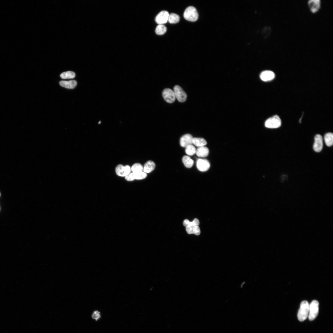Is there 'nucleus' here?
I'll return each mask as SVG.
<instances>
[{
	"instance_id": "2",
	"label": "nucleus",
	"mask_w": 333,
	"mask_h": 333,
	"mask_svg": "<svg viewBox=\"0 0 333 333\" xmlns=\"http://www.w3.org/2000/svg\"><path fill=\"white\" fill-rule=\"evenodd\" d=\"M184 18L187 20L191 22L196 21L198 18V14L196 9L193 6L188 7L185 10L184 14Z\"/></svg>"
},
{
	"instance_id": "29",
	"label": "nucleus",
	"mask_w": 333,
	"mask_h": 333,
	"mask_svg": "<svg viewBox=\"0 0 333 333\" xmlns=\"http://www.w3.org/2000/svg\"><path fill=\"white\" fill-rule=\"evenodd\" d=\"M125 177V179L129 182L135 180L133 173H130Z\"/></svg>"
},
{
	"instance_id": "10",
	"label": "nucleus",
	"mask_w": 333,
	"mask_h": 333,
	"mask_svg": "<svg viewBox=\"0 0 333 333\" xmlns=\"http://www.w3.org/2000/svg\"><path fill=\"white\" fill-rule=\"evenodd\" d=\"M323 147V138L321 136L317 134L315 137V142L313 146L314 151L316 152L321 151Z\"/></svg>"
},
{
	"instance_id": "24",
	"label": "nucleus",
	"mask_w": 333,
	"mask_h": 333,
	"mask_svg": "<svg viewBox=\"0 0 333 333\" xmlns=\"http://www.w3.org/2000/svg\"><path fill=\"white\" fill-rule=\"evenodd\" d=\"M166 26L163 25H158L155 30V32L156 34L159 35H162L164 34L166 32Z\"/></svg>"
},
{
	"instance_id": "28",
	"label": "nucleus",
	"mask_w": 333,
	"mask_h": 333,
	"mask_svg": "<svg viewBox=\"0 0 333 333\" xmlns=\"http://www.w3.org/2000/svg\"><path fill=\"white\" fill-rule=\"evenodd\" d=\"M92 317L96 321L98 320L101 317L100 312L98 311H94L92 315Z\"/></svg>"
},
{
	"instance_id": "5",
	"label": "nucleus",
	"mask_w": 333,
	"mask_h": 333,
	"mask_svg": "<svg viewBox=\"0 0 333 333\" xmlns=\"http://www.w3.org/2000/svg\"><path fill=\"white\" fill-rule=\"evenodd\" d=\"M174 90L176 98L179 101L184 102L186 101L187 95L180 86L178 85L175 86Z\"/></svg>"
},
{
	"instance_id": "12",
	"label": "nucleus",
	"mask_w": 333,
	"mask_h": 333,
	"mask_svg": "<svg viewBox=\"0 0 333 333\" xmlns=\"http://www.w3.org/2000/svg\"><path fill=\"white\" fill-rule=\"evenodd\" d=\"M308 5L311 12L315 13L320 10L321 6L320 0H310L308 2Z\"/></svg>"
},
{
	"instance_id": "30",
	"label": "nucleus",
	"mask_w": 333,
	"mask_h": 333,
	"mask_svg": "<svg viewBox=\"0 0 333 333\" xmlns=\"http://www.w3.org/2000/svg\"><path fill=\"white\" fill-rule=\"evenodd\" d=\"M1 192H0V197H1Z\"/></svg>"
},
{
	"instance_id": "25",
	"label": "nucleus",
	"mask_w": 333,
	"mask_h": 333,
	"mask_svg": "<svg viewBox=\"0 0 333 333\" xmlns=\"http://www.w3.org/2000/svg\"><path fill=\"white\" fill-rule=\"evenodd\" d=\"M131 170L133 173L143 171V166L141 164L136 163L132 165Z\"/></svg>"
},
{
	"instance_id": "17",
	"label": "nucleus",
	"mask_w": 333,
	"mask_h": 333,
	"mask_svg": "<svg viewBox=\"0 0 333 333\" xmlns=\"http://www.w3.org/2000/svg\"><path fill=\"white\" fill-rule=\"evenodd\" d=\"M186 231L189 234H194L199 235L201 234V231L198 226H192L186 227Z\"/></svg>"
},
{
	"instance_id": "3",
	"label": "nucleus",
	"mask_w": 333,
	"mask_h": 333,
	"mask_svg": "<svg viewBox=\"0 0 333 333\" xmlns=\"http://www.w3.org/2000/svg\"><path fill=\"white\" fill-rule=\"evenodd\" d=\"M281 125V121L280 117L275 115L267 119L265 122V126L270 128H279Z\"/></svg>"
},
{
	"instance_id": "8",
	"label": "nucleus",
	"mask_w": 333,
	"mask_h": 333,
	"mask_svg": "<svg viewBox=\"0 0 333 333\" xmlns=\"http://www.w3.org/2000/svg\"><path fill=\"white\" fill-rule=\"evenodd\" d=\"M169 13L166 11L160 12L155 18V21L159 25H163L168 21L169 16Z\"/></svg>"
},
{
	"instance_id": "27",
	"label": "nucleus",
	"mask_w": 333,
	"mask_h": 333,
	"mask_svg": "<svg viewBox=\"0 0 333 333\" xmlns=\"http://www.w3.org/2000/svg\"><path fill=\"white\" fill-rule=\"evenodd\" d=\"M133 173L135 180H143L145 178L147 177V174L143 171Z\"/></svg>"
},
{
	"instance_id": "7",
	"label": "nucleus",
	"mask_w": 333,
	"mask_h": 333,
	"mask_svg": "<svg viewBox=\"0 0 333 333\" xmlns=\"http://www.w3.org/2000/svg\"><path fill=\"white\" fill-rule=\"evenodd\" d=\"M162 96L164 100L169 103H172L175 100L176 97L174 91L170 89H164L162 92Z\"/></svg>"
},
{
	"instance_id": "18",
	"label": "nucleus",
	"mask_w": 333,
	"mask_h": 333,
	"mask_svg": "<svg viewBox=\"0 0 333 333\" xmlns=\"http://www.w3.org/2000/svg\"><path fill=\"white\" fill-rule=\"evenodd\" d=\"M182 162L186 167L189 168H191L194 163L193 160L189 156L187 155L183 157Z\"/></svg>"
},
{
	"instance_id": "19",
	"label": "nucleus",
	"mask_w": 333,
	"mask_h": 333,
	"mask_svg": "<svg viewBox=\"0 0 333 333\" xmlns=\"http://www.w3.org/2000/svg\"><path fill=\"white\" fill-rule=\"evenodd\" d=\"M193 144L198 147H200L206 145V141L203 138H194L193 139Z\"/></svg>"
},
{
	"instance_id": "16",
	"label": "nucleus",
	"mask_w": 333,
	"mask_h": 333,
	"mask_svg": "<svg viewBox=\"0 0 333 333\" xmlns=\"http://www.w3.org/2000/svg\"><path fill=\"white\" fill-rule=\"evenodd\" d=\"M209 151L208 148L205 146L198 147L196 150V154L199 157H205L209 155Z\"/></svg>"
},
{
	"instance_id": "9",
	"label": "nucleus",
	"mask_w": 333,
	"mask_h": 333,
	"mask_svg": "<svg viewBox=\"0 0 333 333\" xmlns=\"http://www.w3.org/2000/svg\"><path fill=\"white\" fill-rule=\"evenodd\" d=\"M197 166L199 171L205 172L208 171L209 169L210 164L208 160L205 159H200L197 160Z\"/></svg>"
},
{
	"instance_id": "31",
	"label": "nucleus",
	"mask_w": 333,
	"mask_h": 333,
	"mask_svg": "<svg viewBox=\"0 0 333 333\" xmlns=\"http://www.w3.org/2000/svg\"><path fill=\"white\" fill-rule=\"evenodd\" d=\"M0 209H1V208H0Z\"/></svg>"
},
{
	"instance_id": "6",
	"label": "nucleus",
	"mask_w": 333,
	"mask_h": 333,
	"mask_svg": "<svg viewBox=\"0 0 333 333\" xmlns=\"http://www.w3.org/2000/svg\"><path fill=\"white\" fill-rule=\"evenodd\" d=\"M131 170L129 165L124 166L122 164L118 165L116 168V171L117 175L121 177H125L131 173Z\"/></svg>"
},
{
	"instance_id": "4",
	"label": "nucleus",
	"mask_w": 333,
	"mask_h": 333,
	"mask_svg": "<svg viewBox=\"0 0 333 333\" xmlns=\"http://www.w3.org/2000/svg\"><path fill=\"white\" fill-rule=\"evenodd\" d=\"M319 303L316 300L313 301L309 304L308 318L310 320H314L317 316L319 311Z\"/></svg>"
},
{
	"instance_id": "26",
	"label": "nucleus",
	"mask_w": 333,
	"mask_h": 333,
	"mask_svg": "<svg viewBox=\"0 0 333 333\" xmlns=\"http://www.w3.org/2000/svg\"><path fill=\"white\" fill-rule=\"evenodd\" d=\"M196 148L192 145H189L186 147V152L188 155H193L196 153Z\"/></svg>"
},
{
	"instance_id": "23",
	"label": "nucleus",
	"mask_w": 333,
	"mask_h": 333,
	"mask_svg": "<svg viewBox=\"0 0 333 333\" xmlns=\"http://www.w3.org/2000/svg\"><path fill=\"white\" fill-rule=\"evenodd\" d=\"M75 76V73L71 71L63 72L60 75L61 78L63 79H72L74 78Z\"/></svg>"
},
{
	"instance_id": "1",
	"label": "nucleus",
	"mask_w": 333,
	"mask_h": 333,
	"mask_svg": "<svg viewBox=\"0 0 333 333\" xmlns=\"http://www.w3.org/2000/svg\"><path fill=\"white\" fill-rule=\"evenodd\" d=\"M309 308V304L307 301H304L302 302L297 315L300 321H303L308 317Z\"/></svg>"
},
{
	"instance_id": "20",
	"label": "nucleus",
	"mask_w": 333,
	"mask_h": 333,
	"mask_svg": "<svg viewBox=\"0 0 333 333\" xmlns=\"http://www.w3.org/2000/svg\"><path fill=\"white\" fill-rule=\"evenodd\" d=\"M324 140L326 145L328 147H331L333 144V135L331 133H328L326 134L324 137Z\"/></svg>"
},
{
	"instance_id": "11",
	"label": "nucleus",
	"mask_w": 333,
	"mask_h": 333,
	"mask_svg": "<svg viewBox=\"0 0 333 333\" xmlns=\"http://www.w3.org/2000/svg\"><path fill=\"white\" fill-rule=\"evenodd\" d=\"M193 139V136L190 134H186L184 135L180 140L181 145L182 147H186L189 145H192Z\"/></svg>"
},
{
	"instance_id": "14",
	"label": "nucleus",
	"mask_w": 333,
	"mask_h": 333,
	"mask_svg": "<svg viewBox=\"0 0 333 333\" xmlns=\"http://www.w3.org/2000/svg\"><path fill=\"white\" fill-rule=\"evenodd\" d=\"M155 166V164L153 161H148L144 165L143 171L146 174L149 173L154 170Z\"/></svg>"
},
{
	"instance_id": "13",
	"label": "nucleus",
	"mask_w": 333,
	"mask_h": 333,
	"mask_svg": "<svg viewBox=\"0 0 333 333\" xmlns=\"http://www.w3.org/2000/svg\"><path fill=\"white\" fill-rule=\"evenodd\" d=\"M275 77L274 73L270 71H263L260 75V78L263 81L267 82L271 81Z\"/></svg>"
},
{
	"instance_id": "22",
	"label": "nucleus",
	"mask_w": 333,
	"mask_h": 333,
	"mask_svg": "<svg viewBox=\"0 0 333 333\" xmlns=\"http://www.w3.org/2000/svg\"><path fill=\"white\" fill-rule=\"evenodd\" d=\"M180 20V17L178 15L172 13L169 15L168 21L170 24H176Z\"/></svg>"
},
{
	"instance_id": "21",
	"label": "nucleus",
	"mask_w": 333,
	"mask_h": 333,
	"mask_svg": "<svg viewBox=\"0 0 333 333\" xmlns=\"http://www.w3.org/2000/svg\"><path fill=\"white\" fill-rule=\"evenodd\" d=\"M184 226L186 228L192 226H199L200 224L199 220L197 218L195 219L192 222H190L188 220H185L183 223Z\"/></svg>"
},
{
	"instance_id": "15",
	"label": "nucleus",
	"mask_w": 333,
	"mask_h": 333,
	"mask_svg": "<svg viewBox=\"0 0 333 333\" xmlns=\"http://www.w3.org/2000/svg\"><path fill=\"white\" fill-rule=\"evenodd\" d=\"M77 82L75 80H71L70 81H61L60 82V85L62 86L70 89H73L75 88L77 85Z\"/></svg>"
}]
</instances>
